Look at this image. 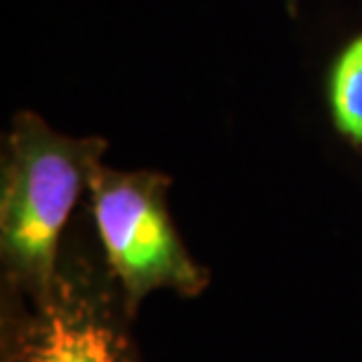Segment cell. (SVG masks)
Returning a JSON list of instances; mask_svg holds the SVG:
<instances>
[{
	"label": "cell",
	"instance_id": "cell-1",
	"mask_svg": "<svg viewBox=\"0 0 362 362\" xmlns=\"http://www.w3.org/2000/svg\"><path fill=\"white\" fill-rule=\"evenodd\" d=\"M104 136H71L33 111L12 118L0 165V285L47 294L71 216L104 163Z\"/></svg>",
	"mask_w": 362,
	"mask_h": 362
},
{
	"label": "cell",
	"instance_id": "cell-2",
	"mask_svg": "<svg viewBox=\"0 0 362 362\" xmlns=\"http://www.w3.org/2000/svg\"><path fill=\"white\" fill-rule=\"evenodd\" d=\"M134 317L83 216L64 240L47 294L0 285V362H144Z\"/></svg>",
	"mask_w": 362,
	"mask_h": 362
},
{
	"label": "cell",
	"instance_id": "cell-3",
	"mask_svg": "<svg viewBox=\"0 0 362 362\" xmlns=\"http://www.w3.org/2000/svg\"><path fill=\"white\" fill-rule=\"evenodd\" d=\"M170 186L165 172L104 163L90 179L92 230L134 320L153 292L195 299L209 287V271L188 252L170 214Z\"/></svg>",
	"mask_w": 362,
	"mask_h": 362
},
{
	"label": "cell",
	"instance_id": "cell-4",
	"mask_svg": "<svg viewBox=\"0 0 362 362\" xmlns=\"http://www.w3.org/2000/svg\"><path fill=\"white\" fill-rule=\"evenodd\" d=\"M329 104L337 132L362 146V35L339 54L329 76Z\"/></svg>",
	"mask_w": 362,
	"mask_h": 362
},
{
	"label": "cell",
	"instance_id": "cell-5",
	"mask_svg": "<svg viewBox=\"0 0 362 362\" xmlns=\"http://www.w3.org/2000/svg\"><path fill=\"white\" fill-rule=\"evenodd\" d=\"M296 5H299V0H287V10H289V14H296Z\"/></svg>",
	"mask_w": 362,
	"mask_h": 362
}]
</instances>
